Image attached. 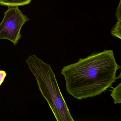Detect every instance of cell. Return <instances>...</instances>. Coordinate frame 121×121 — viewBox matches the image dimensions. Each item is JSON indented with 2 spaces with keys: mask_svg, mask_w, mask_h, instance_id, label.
<instances>
[{
  "mask_svg": "<svg viewBox=\"0 0 121 121\" xmlns=\"http://www.w3.org/2000/svg\"><path fill=\"white\" fill-rule=\"evenodd\" d=\"M117 63L112 50L94 53L77 62L63 67L67 92L78 100L101 95L117 79Z\"/></svg>",
  "mask_w": 121,
  "mask_h": 121,
  "instance_id": "1",
  "label": "cell"
},
{
  "mask_svg": "<svg viewBox=\"0 0 121 121\" xmlns=\"http://www.w3.org/2000/svg\"><path fill=\"white\" fill-rule=\"evenodd\" d=\"M26 62L35 77L39 89L48 102L56 120L74 121L50 65L33 54L29 56Z\"/></svg>",
  "mask_w": 121,
  "mask_h": 121,
  "instance_id": "2",
  "label": "cell"
},
{
  "mask_svg": "<svg viewBox=\"0 0 121 121\" xmlns=\"http://www.w3.org/2000/svg\"><path fill=\"white\" fill-rule=\"evenodd\" d=\"M29 20L18 7H8L0 23V39H7L16 46L22 37V27Z\"/></svg>",
  "mask_w": 121,
  "mask_h": 121,
  "instance_id": "3",
  "label": "cell"
},
{
  "mask_svg": "<svg viewBox=\"0 0 121 121\" xmlns=\"http://www.w3.org/2000/svg\"><path fill=\"white\" fill-rule=\"evenodd\" d=\"M32 0H0V5L9 7H19L29 4Z\"/></svg>",
  "mask_w": 121,
  "mask_h": 121,
  "instance_id": "4",
  "label": "cell"
},
{
  "mask_svg": "<svg viewBox=\"0 0 121 121\" xmlns=\"http://www.w3.org/2000/svg\"><path fill=\"white\" fill-rule=\"evenodd\" d=\"M7 75V73L5 71L2 70H0V86L4 82Z\"/></svg>",
  "mask_w": 121,
  "mask_h": 121,
  "instance_id": "6",
  "label": "cell"
},
{
  "mask_svg": "<svg viewBox=\"0 0 121 121\" xmlns=\"http://www.w3.org/2000/svg\"><path fill=\"white\" fill-rule=\"evenodd\" d=\"M110 95L114 100L115 104H120L121 103V83L115 88H113Z\"/></svg>",
  "mask_w": 121,
  "mask_h": 121,
  "instance_id": "5",
  "label": "cell"
}]
</instances>
